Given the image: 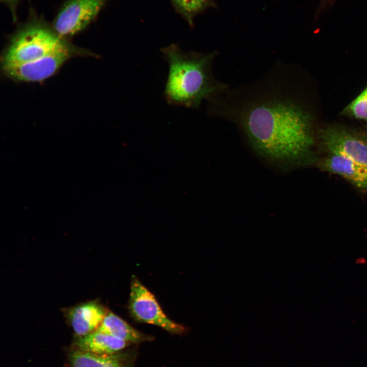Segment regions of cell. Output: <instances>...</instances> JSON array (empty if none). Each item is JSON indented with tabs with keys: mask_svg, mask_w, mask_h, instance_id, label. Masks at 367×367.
Instances as JSON below:
<instances>
[{
	"mask_svg": "<svg viewBox=\"0 0 367 367\" xmlns=\"http://www.w3.org/2000/svg\"><path fill=\"white\" fill-rule=\"evenodd\" d=\"M344 115L367 121V86L343 111Z\"/></svg>",
	"mask_w": 367,
	"mask_h": 367,
	"instance_id": "obj_13",
	"label": "cell"
},
{
	"mask_svg": "<svg viewBox=\"0 0 367 367\" xmlns=\"http://www.w3.org/2000/svg\"><path fill=\"white\" fill-rule=\"evenodd\" d=\"M269 94L250 101L237 113L249 142L274 163H307L314 143L309 115L290 97Z\"/></svg>",
	"mask_w": 367,
	"mask_h": 367,
	"instance_id": "obj_1",
	"label": "cell"
},
{
	"mask_svg": "<svg viewBox=\"0 0 367 367\" xmlns=\"http://www.w3.org/2000/svg\"><path fill=\"white\" fill-rule=\"evenodd\" d=\"M128 310L135 321L158 326L170 333L181 334L186 330L165 314L153 295L135 276L130 282Z\"/></svg>",
	"mask_w": 367,
	"mask_h": 367,
	"instance_id": "obj_4",
	"label": "cell"
},
{
	"mask_svg": "<svg viewBox=\"0 0 367 367\" xmlns=\"http://www.w3.org/2000/svg\"><path fill=\"white\" fill-rule=\"evenodd\" d=\"M329 153L339 154L367 166V134L339 124L327 126L321 134Z\"/></svg>",
	"mask_w": 367,
	"mask_h": 367,
	"instance_id": "obj_6",
	"label": "cell"
},
{
	"mask_svg": "<svg viewBox=\"0 0 367 367\" xmlns=\"http://www.w3.org/2000/svg\"><path fill=\"white\" fill-rule=\"evenodd\" d=\"M176 9L192 22L193 18L209 3L210 0H171Z\"/></svg>",
	"mask_w": 367,
	"mask_h": 367,
	"instance_id": "obj_14",
	"label": "cell"
},
{
	"mask_svg": "<svg viewBox=\"0 0 367 367\" xmlns=\"http://www.w3.org/2000/svg\"><path fill=\"white\" fill-rule=\"evenodd\" d=\"M4 4H5L10 9L12 18L14 21L17 19L16 16V8L17 5L20 0H1Z\"/></svg>",
	"mask_w": 367,
	"mask_h": 367,
	"instance_id": "obj_15",
	"label": "cell"
},
{
	"mask_svg": "<svg viewBox=\"0 0 367 367\" xmlns=\"http://www.w3.org/2000/svg\"><path fill=\"white\" fill-rule=\"evenodd\" d=\"M324 1H326V2H327V1H332V0H324Z\"/></svg>",
	"mask_w": 367,
	"mask_h": 367,
	"instance_id": "obj_16",
	"label": "cell"
},
{
	"mask_svg": "<svg viewBox=\"0 0 367 367\" xmlns=\"http://www.w3.org/2000/svg\"><path fill=\"white\" fill-rule=\"evenodd\" d=\"M107 311L99 302L93 300L69 307L65 314L76 335L83 336L97 329Z\"/></svg>",
	"mask_w": 367,
	"mask_h": 367,
	"instance_id": "obj_8",
	"label": "cell"
},
{
	"mask_svg": "<svg viewBox=\"0 0 367 367\" xmlns=\"http://www.w3.org/2000/svg\"><path fill=\"white\" fill-rule=\"evenodd\" d=\"M135 352L126 350L112 354H98L76 349L69 354L71 367H134Z\"/></svg>",
	"mask_w": 367,
	"mask_h": 367,
	"instance_id": "obj_10",
	"label": "cell"
},
{
	"mask_svg": "<svg viewBox=\"0 0 367 367\" xmlns=\"http://www.w3.org/2000/svg\"><path fill=\"white\" fill-rule=\"evenodd\" d=\"M67 42L46 56L33 62L3 68L7 75L17 81L40 82L53 75L74 53Z\"/></svg>",
	"mask_w": 367,
	"mask_h": 367,
	"instance_id": "obj_7",
	"label": "cell"
},
{
	"mask_svg": "<svg viewBox=\"0 0 367 367\" xmlns=\"http://www.w3.org/2000/svg\"><path fill=\"white\" fill-rule=\"evenodd\" d=\"M109 0H67L55 17L53 27L61 37L73 36L95 20Z\"/></svg>",
	"mask_w": 367,
	"mask_h": 367,
	"instance_id": "obj_5",
	"label": "cell"
},
{
	"mask_svg": "<svg viewBox=\"0 0 367 367\" xmlns=\"http://www.w3.org/2000/svg\"><path fill=\"white\" fill-rule=\"evenodd\" d=\"M77 349L98 354H112L121 352L131 345L128 343L97 330L75 342Z\"/></svg>",
	"mask_w": 367,
	"mask_h": 367,
	"instance_id": "obj_11",
	"label": "cell"
},
{
	"mask_svg": "<svg viewBox=\"0 0 367 367\" xmlns=\"http://www.w3.org/2000/svg\"><path fill=\"white\" fill-rule=\"evenodd\" d=\"M130 345L152 340L151 335L144 334L112 311H108L96 329Z\"/></svg>",
	"mask_w": 367,
	"mask_h": 367,
	"instance_id": "obj_12",
	"label": "cell"
},
{
	"mask_svg": "<svg viewBox=\"0 0 367 367\" xmlns=\"http://www.w3.org/2000/svg\"><path fill=\"white\" fill-rule=\"evenodd\" d=\"M66 42L53 26L32 13L11 38L3 57V68L37 60Z\"/></svg>",
	"mask_w": 367,
	"mask_h": 367,
	"instance_id": "obj_3",
	"label": "cell"
},
{
	"mask_svg": "<svg viewBox=\"0 0 367 367\" xmlns=\"http://www.w3.org/2000/svg\"><path fill=\"white\" fill-rule=\"evenodd\" d=\"M319 167L342 176L359 189L367 190V166L339 154L329 153L320 161Z\"/></svg>",
	"mask_w": 367,
	"mask_h": 367,
	"instance_id": "obj_9",
	"label": "cell"
},
{
	"mask_svg": "<svg viewBox=\"0 0 367 367\" xmlns=\"http://www.w3.org/2000/svg\"><path fill=\"white\" fill-rule=\"evenodd\" d=\"M169 71L164 96L170 104L196 109L224 89L212 72L215 53L183 51L176 44L161 49Z\"/></svg>",
	"mask_w": 367,
	"mask_h": 367,
	"instance_id": "obj_2",
	"label": "cell"
}]
</instances>
